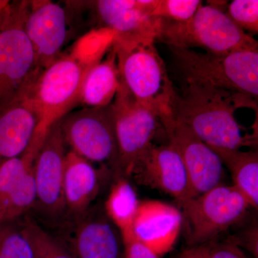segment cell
Wrapping results in <instances>:
<instances>
[{
    "instance_id": "cell-18",
    "label": "cell",
    "mask_w": 258,
    "mask_h": 258,
    "mask_svg": "<svg viewBox=\"0 0 258 258\" xmlns=\"http://www.w3.org/2000/svg\"><path fill=\"white\" fill-rule=\"evenodd\" d=\"M40 119L24 96L0 113V161L23 155L31 144Z\"/></svg>"
},
{
    "instance_id": "cell-24",
    "label": "cell",
    "mask_w": 258,
    "mask_h": 258,
    "mask_svg": "<svg viewBox=\"0 0 258 258\" xmlns=\"http://www.w3.org/2000/svg\"><path fill=\"white\" fill-rule=\"evenodd\" d=\"M22 225L31 242L35 258H76L62 240L50 235L30 217H26Z\"/></svg>"
},
{
    "instance_id": "cell-2",
    "label": "cell",
    "mask_w": 258,
    "mask_h": 258,
    "mask_svg": "<svg viewBox=\"0 0 258 258\" xmlns=\"http://www.w3.org/2000/svg\"><path fill=\"white\" fill-rule=\"evenodd\" d=\"M242 108L257 111V101L240 93L184 81L180 91H176L171 113L209 147L240 149L257 142L241 133L235 114Z\"/></svg>"
},
{
    "instance_id": "cell-21",
    "label": "cell",
    "mask_w": 258,
    "mask_h": 258,
    "mask_svg": "<svg viewBox=\"0 0 258 258\" xmlns=\"http://www.w3.org/2000/svg\"><path fill=\"white\" fill-rule=\"evenodd\" d=\"M113 177L114 180L103 205V210L123 235L132 230L140 200L128 178L122 175Z\"/></svg>"
},
{
    "instance_id": "cell-7",
    "label": "cell",
    "mask_w": 258,
    "mask_h": 258,
    "mask_svg": "<svg viewBox=\"0 0 258 258\" xmlns=\"http://www.w3.org/2000/svg\"><path fill=\"white\" fill-rule=\"evenodd\" d=\"M179 205L189 247L215 242L222 232L242 222L250 208L232 185L223 184Z\"/></svg>"
},
{
    "instance_id": "cell-8",
    "label": "cell",
    "mask_w": 258,
    "mask_h": 258,
    "mask_svg": "<svg viewBox=\"0 0 258 258\" xmlns=\"http://www.w3.org/2000/svg\"><path fill=\"white\" fill-rule=\"evenodd\" d=\"M64 143L71 152L113 173L118 171V149L112 103L106 107L83 108L60 119Z\"/></svg>"
},
{
    "instance_id": "cell-20",
    "label": "cell",
    "mask_w": 258,
    "mask_h": 258,
    "mask_svg": "<svg viewBox=\"0 0 258 258\" xmlns=\"http://www.w3.org/2000/svg\"><path fill=\"white\" fill-rule=\"evenodd\" d=\"M218 154L230 173L235 188L245 198L250 208H258V153L240 149L210 147Z\"/></svg>"
},
{
    "instance_id": "cell-23",
    "label": "cell",
    "mask_w": 258,
    "mask_h": 258,
    "mask_svg": "<svg viewBox=\"0 0 258 258\" xmlns=\"http://www.w3.org/2000/svg\"><path fill=\"white\" fill-rule=\"evenodd\" d=\"M36 203L34 166L16 187L0 203V224L13 222Z\"/></svg>"
},
{
    "instance_id": "cell-28",
    "label": "cell",
    "mask_w": 258,
    "mask_h": 258,
    "mask_svg": "<svg viewBox=\"0 0 258 258\" xmlns=\"http://www.w3.org/2000/svg\"><path fill=\"white\" fill-rule=\"evenodd\" d=\"M240 248L244 247L255 258H258V226L257 221H253L242 229L239 233L227 240Z\"/></svg>"
},
{
    "instance_id": "cell-14",
    "label": "cell",
    "mask_w": 258,
    "mask_h": 258,
    "mask_svg": "<svg viewBox=\"0 0 258 258\" xmlns=\"http://www.w3.org/2000/svg\"><path fill=\"white\" fill-rule=\"evenodd\" d=\"M74 225L66 242L76 258H125L121 232L105 213L103 207H91Z\"/></svg>"
},
{
    "instance_id": "cell-3",
    "label": "cell",
    "mask_w": 258,
    "mask_h": 258,
    "mask_svg": "<svg viewBox=\"0 0 258 258\" xmlns=\"http://www.w3.org/2000/svg\"><path fill=\"white\" fill-rule=\"evenodd\" d=\"M152 37L113 40L120 83L134 99L152 108L161 120L171 116L176 90Z\"/></svg>"
},
{
    "instance_id": "cell-16",
    "label": "cell",
    "mask_w": 258,
    "mask_h": 258,
    "mask_svg": "<svg viewBox=\"0 0 258 258\" xmlns=\"http://www.w3.org/2000/svg\"><path fill=\"white\" fill-rule=\"evenodd\" d=\"M183 225L181 210L157 200L140 201L131 233L159 257L172 249Z\"/></svg>"
},
{
    "instance_id": "cell-32",
    "label": "cell",
    "mask_w": 258,
    "mask_h": 258,
    "mask_svg": "<svg viewBox=\"0 0 258 258\" xmlns=\"http://www.w3.org/2000/svg\"><path fill=\"white\" fill-rule=\"evenodd\" d=\"M9 3V1H5V0H0V9L4 8V7L8 5V3Z\"/></svg>"
},
{
    "instance_id": "cell-13",
    "label": "cell",
    "mask_w": 258,
    "mask_h": 258,
    "mask_svg": "<svg viewBox=\"0 0 258 258\" xmlns=\"http://www.w3.org/2000/svg\"><path fill=\"white\" fill-rule=\"evenodd\" d=\"M69 12L59 3L30 1L25 29L39 69H45L62 54L69 36Z\"/></svg>"
},
{
    "instance_id": "cell-4",
    "label": "cell",
    "mask_w": 258,
    "mask_h": 258,
    "mask_svg": "<svg viewBox=\"0 0 258 258\" xmlns=\"http://www.w3.org/2000/svg\"><path fill=\"white\" fill-rule=\"evenodd\" d=\"M157 40L169 47L200 48L213 54L258 50L257 40L239 28L223 10L211 3L202 5L186 21L161 19Z\"/></svg>"
},
{
    "instance_id": "cell-15",
    "label": "cell",
    "mask_w": 258,
    "mask_h": 258,
    "mask_svg": "<svg viewBox=\"0 0 258 258\" xmlns=\"http://www.w3.org/2000/svg\"><path fill=\"white\" fill-rule=\"evenodd\" d=\"M91 3L101 28L114 32L115 40L152 37L157 40L161 19L151 16L155 0H100Z\"/></svg>"
},
{
    "instance_id": "cell-17",
    "label": "cell",
    "mask_w": 258,
    "mask_h": 258,
    "mask_svg": "<svg viewBox=\"0 0 258 258\" xmlns=\"http://www.w3.org/2000/svg\"><path fill=\"white\" fill-rule=\"evenodd\" d=\"M106 173L113 174L106 168L96 169L86 159L71 151L67 152L64 165L63 195L66 211L73 218L81 216L91 208L101 191V175Z\"/></svg>"
},
{
    "instance_id": "cell-6",
    "label": "cell",
    "mask_w": 258,
    "mask_h": 258,
    "mask_svg": "<svg viewBox=\"0 0 258 258\" xmlns=\"http://www.w3.org/2000/svg\"><path fill=\"white\" fill-rule=\"evenodd\" d=\"M169 48L184 81L240 93L257 101L258 50L213 54Z\"/></svg>"
},
{
    "instance_id": "cell-10",
    "label": "cell",
    "mask_w": 258,
    "mask_h": 258,
    "mask_svg": "<svg viewBox=\"0 0 258 258\" xmlns=\"http://www.w3.org/2000/svg\"><path fill=\"white\" fill-rule=\"evenodd\" d=\"M161 122L169 143L181 156L194 198L222 184L225 169L218 154L179 120L171 116Z\"/></svg>"
},
{
    "instance_id": "cell-26",
    "label": "cell",
    "mask_w": 258,
    "mask_h": 258,
    "mask_svg": "<svg viewBox=\"0 0 258 258\" xmlns=\"http://www.w3.org/2000/svg\"><path fill=\"white\" fill-rule=\"evenodd\" d=\"M200 0H155L151 16L173 22H184L192 18L203 5Z\"/></svg>"
},
{
    "instance_id": "cell-27",
    "label": "cell",
    "mask_w": 258,
    "mask_h": 258,
    "mask_svg": "<svg viewBox=\"0 0 258 258\" xmlns=\"http://www.w3.org/2000/svg\"><path fill=\"white\" fill-rule=\"evenodd\" d=\"M225 13L242 31L257 33V0H234Z\"/></svg>"
},
{
    "instance_id": "cell-30",
    "label": "cell",
    "mask_w": 258,
    "mask_h": 258,
    "mask_svg": "<svg viewBox=\"0 0 258 258\" xmlns=\"http://www.w3.org/2000/svg\"><path fill=\"white\" fill-rule=\"evenodd\" d=\"M209 258H249L242 248L228 240L210 244Z\"/></svg>"
},
{
    "instance_id": "cell-19",
    "label": "cell",
    "mask_w": 258,
    "mask_h": 258,
    "mask_svg": "<svg viewBox=\"0 0 258 258\" xmlns=\"http://www.w3.org/2000/svg\"><path fill=\"white\" fill-rule=\"evenodd\" d=\"M120 86L116 54L113 46L106 57L94 64L86 74L80 93L79 104L83 108L111 105Z\"/></svg>"
},
{
    "instance_id": "cell-31",
    "label": "cell",
    "mask_w": 258,
    "mask_h": 258,
    "mask_svg": "<svg viewBox=\"0 0 258 258\" xmlns=\"http://www.w3.org/2000/svg\"><path fill=\"white\" fill-rule=\"evenodd\" d=\"M210 243L189 247L180 252L175 258H209Z\"/></svg>"
},
{
    "instance_id": "cell-11",
    "label": "cell",
    "mask_w": 258,
    "mask_h": 258,
    "mask_svg": "<svg viewBox=\"0 0 258 258\" xmlns=\"http://www.w3.org/2000/svg\"><path fill=\"white\" fill-rule=\"evenodd\" d=\"M128 177L139 185L170 195L178 205L194 198L181 156L169 142L152 144L136 161Z\"/></svg>"
},
{
    "instance_id": "cell-1",
    "label": "cell",
    "mask_w": 258,
    "mask_h": 258,
    "mask_svg": "<svg viewBox=\"0 0 258 258\" xmlns=\"http://www.w3.org/2000/svg\"><path fill=\"white\" fill-rule=\"evenodd\" d=\"M114 38L109 29L93 30L37 75L23 96L38 115L36 133L46 136L51 125L79 105L86 74L104 57Z\"/></svg>"
},
{
    "instance_id": "cell-5",
    "label": "cell",
    "mask_w": 258,
    "mask_h": 258,
    "mask_svg": "<svg viewBox=\"0 0 258 258\" xmlns=\"http://www.w3.org/2000/svg\"><path fill=\"white\" fill-rule=\"evenodd\" d=\"M29 3L9 1L0 11V113L23 96L41 72L25 32Z\"/></svg>"
},
{
    "instance_id": "cell-25",
    "label": "cell",
    "mask_w": 258,
    "mask_h": 258,
    "mask_svg": "<svg viewBox=\"0 0 258 258\" xmlns=\"http://www.w3.org/2000/svg\"><path fill=\"white\" fill-rule=\"evenodd\" d=\"M0 224V258H35L31 242L23 225Z\"/></svg>"
},
{
    "instance_id": "cell-29",
    "label": "cell",
    "mask_w": 258,
    "mask_h": 258,
    "mask_svg": "<svg viewBox=\"0 0 258 258\" xmlns=\"http://www.w3.org/2000/svg\"><path fill=\"white\" fill-rule=\"evenodd\" d=\"M125 258H160L152 249L137 240L131 232L123 234Z\"/></svg>"
},
{
    "instance_id": "cell-9",
    "label": "cell",
    "mask_w": 258,
    "mask_h": 258,
    "mask_svg": "<svg viewBox=\"0 0 258 258\" xmlns=\"http://www.w3.org/2000/svg\"><path fill=\"white\" fill-rule=\"evenodd\" d=\"M112 106L118 149L115 175L128 178L136 161L153 144L161 118L157 112L136 101L120 83Z\"/></svg>"
},
{
    "instance_id": "cell-33",
    "label": "cell",
    "mask_w": 258,
    "mask_h": 258,
    "mask_svg": "<svg viewBox=\"0 0 258 258\" xmlns=\"http://www.w3.org/2000/svg\"><path fill=\"white\" fill-rule=\"evenodd\" d=\"M4 8H5V7H4ZM3 8H2V9H0V11H1V10H3Z\"/></svg>"
},
{
    "instance_id": "cell-22",
    "label": "cell",
    "mask_w": 258,
    "mask_h": 258,
    "mask_svg": "<svg viewBox=\"0 0 258 258\" xmlns=\"http://www.w3.org/2000/svg\"><path fill=\"white\" fill-rule=\"evenodd\" d=\"M42 142L32 140L23 155L0 161V203L31 170Z\"/></svg>"
},
{
    "instance_id": "cell-12",
    "label": "cell",
    "mask_w": 258,
    "mask_h": 258,
    "mask_svg": "<svg viewBox=\"0 0 258 258\" xmlns=\"http://www.w3.org/2000/svg\"><path fill=\"white\" fill-rule=\"evenodd\" d=\"M66 146L60 120L51 125L34 164L36 205L50 217L66 211L63 195Z\"/></svg>"
}]
</instances>
